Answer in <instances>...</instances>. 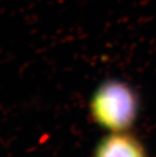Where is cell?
I'll return each instance as SVG.
<instances>
[{
  "label": "cell",
  "mask_w": 156,
  "mask_h": 157,
  "mask_svg": "<svg viewBox=\"0 0 156 157\" xmlns=\"http://www.w3.org/2000/svg\"><path fill=\"white\" fill-rule=\"evenodd\" d=\"M138 98L127 83L108 80L99 86L90 101V113L99 126L112 132L127 131L138 113Z\"/></svg>",
  "instance_id": "cell-1"
},
{
  "label": "cell",
  "mask_w": 156,
  "mask_h": 157,
  "mask_svg": "<svg viewBox=\"0 0 156 157\" xmlns=\"http://www.w3.org/2000/svg\"><path fill=\"white\" fill-rule=\"evenodd\" d=\"M94 157H146L142 143L127 131L112 132L96 147Z\"/></svg>",
  "instance_id": "cell-2"
}]
</instances>
